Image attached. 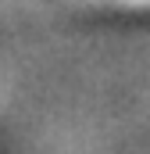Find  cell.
<instances>
[{"label": "cell", "instance_id": "obj_1", "mask_svg": "<svg viewBox=\"0 0 150 154\" xmlns=\"http://www.w3.org/2000/svg\"><path fill=\"white\" fill-rule=\"evenodd\" d=\"M86 4H118V7H150V0H86Z\"/></svg>", "mask_w": 150, "mask_h": 154}]
</instances>
